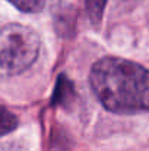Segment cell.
<instances>
[{
  "mask_svg": "<svg viewBox=\"0 0 149 151\" xmlns=\"http://www.w3.org/2000/svg\"><path fill=\"white\" fill-rule=\"evenodd\" d=\"M101 104L118 114L149 110V70L120 57H104L94 63L89 75Z\"/></svg>",
  "mask_w": 149,
  "mask_h": 151,
  "instance_id": "cell-1",
  "label": "cell"
},
{
  "mask_svg": "<svg viewBox=\"0 0 149 151\" xmlns=\"http://www.w3.org/2000/svg\"><path fill=\"white\" fill-rule=\"evenodd\" d=\"M16 126H18L16 116L7 109L0 106V137L12 132L13 129H16Z\"/></svg>",
  "mask_w": 149,
  "mask_h": 151,
  "instance_id": "cell-5",
  "label": "cell"
},
{
  "mask_svg": "<svg viewBox=\"0 0 149 151\" xmlns=\"http://www.w3.org/2000/svg\"><path fill=\"white\" fill-rule=\"evenodd\" d=\"M40 37L29 27L10 24L0 29V75L13 76L26 70L38 57Z\"/></svg>",
  "mask_w": 149,
  "mask_h": 151,
  "instance_id": "cell-2",
  "label": "cell"
},
{
  "mask_svg": "<svg viewBox=\"0 0 149 151\" xmlns=\"http://www.w3.org/2000/svg\"><path fill=\"white\" fill-rule=\"evenodd\" d=\"M9 1L22 12L38 13V12H43L44 9L54 7L60 0H9Z\"/></svg>",
  "mask_w": 149,
  "mask_h": 151,
  "instance_id": "cell-3",
  "label": "cell"
},
{
  "mask_svg": "<svg viewBox=\"0 0 149 151\" xmlns=\"http://www.w3.org/2000/svg\"><path fill=\"white\" fill-rule=\"evenodd\" d=\"M105 3H107V0H85L86 15L94 25H98L101 22L104 9H105Z\"/></svg>",
  "mask_w": 149,
  "mask_h": 151,
  "instance_id": "cell-4",
  "label": "cell"
}]
</instances>
